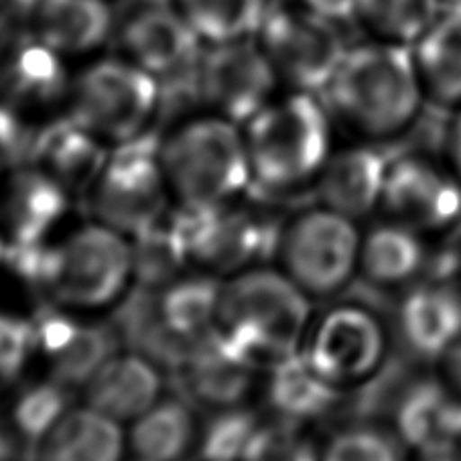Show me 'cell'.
Instances as JSON below:
<instances>
[{"label": "cell", "mask_w": 461, "mask_h": 461, "mask_svg": "<svg viewBox=\"0 0 461 461\" xmlns=\"http://www.w3.org/2000/svg\"><path fill=\"white\" fill-rule=\"evenodd\" d=\"M429 104L461 108V9H445L435 25L412 45Z\"/></svg>", "instance_id": "29"}, {"label": "cell", "mask_w": 461, "mask_h": 461, "mask_svg": "<svg viewBox=\"0 0 461 461\" xmlns=\"http://www.w3.org/2000/svg\"><path fill=\"white\" fill-rule=\"evenodd\" d=\"M443 149L445 161L451 167V171L461 181V108L453 110V116L445 122L443 132Z\"/></svg>", "instance_id": "39"}, {"label": "cell", "mask_w": 461, "mask_h": 461, "mask_svg": "<svg viewBox=\"0 0 461 461\" xmlns=\"http://www.w3.org/2000/svg\"><path fill=\"white\" fill-rule=\"evenodd\" d=\"M122 58L158 82L194 69L203 43L175 3H140L121 25Z\"/></svg>", "instance_id": "16"}, {"label": "cell", "mask_w": 461, "mask_h": 461, "mask_svg": "<svg viewBox=\"0 0 461 461\" xmlns=\"http://www.w3.org/2000/svg\"><path fill=\"white\" fill-rule=\"evenodd\" d=\"M260 375L262 370L232 352L216 331L197 344L171 376L177 386L175 391L187 396L197 409L216 411L249 402L260 384Z\"/></svg>", "instance_id": "20"}, {"label": "cell", "mask_w": 461, "mask_h": 461, "mask_svg": "<svg viewBox=\"0 0 461 461\" xmlns=\"http://www.w3.org/2000/svg\"><path fill=\"white\" fill-rule=\"evenodd\" d=\"M66 59L31 29H0V100L19 114L68 106L74 77Z\"/></svg>", "instance_id": "14"}, {"label": "cell", "mask_w": 461, "mask_h": 461, "mask_svg": "<svg viewBox=\"0 0 461 461\" xmlns=\"http://www.w3.org/2000/svg\"><path fill=\"white\" fill-rule=\"evenodd\" d=\"M224 281L218 275L194 270L157 289L158 315L175 339L195 348L218 331Z\"/></svg>", "instance_id": "28"}, {"label": "cell", "mask_w": 461, "mask_h": 461, "mask_svg": "<svg viewBox=\"0 0 461 461\" xmlns=\"http://www.w3.org/2000/svg\"><path fill=\"white\" fill-rule=\"evenodd\" d=\"M35 356L33 321L0 312V396L21 383L27 366Z\"/></svg>", "instance_id": "37"}, {"label": "cell", "mask_w": 461, "mask_h": 461, "mask_svg": "<svg viewBox=\"0 0 461 461\" xmlns=\"http://www.w3.org/2000/svg\"><path fill=\"white\" fill-rule=\"evenodd\" d=\"M74 195L35 165H14L0 181V234L6 246L51 242L66 224Z\"/></svg>", "instance_id": "17"}, {"label": "cell", "mask_w": 461, "mask_h": 461, "mask_svg": "<svg viewBox=\"0 0 461 461\" xmlns=\"http://www.w3.org/2000/svg\"><path fill=\"white\" fill-rule=\"evenodd\" d=\"M258 43L291 90L320 94L348 51L341 27L307 6H270Z\"/></svg>", "instance_id": "10"}, {"label": "cell", "mask_w": 461, "mask_h": 461, "mask_svg": "<svg viewBox=\"0 0 461 461\" xmlns=\"http://www.w3.org/2000/svg\"><path fill=\"white\" fill-rule=\"evenodd\" d=\"M380 210L425 236L447 234L461 226V181L445 158L394 147Z\"/></svg>", "instance_id": "11"}, {"label": "cell", "mask_w": 461, "mask_h": 461, "mask_svg": "<svg viewBox=\"0 0 461 461\" xmlns=\"http://www.w3.org/2000/svg\"><path fill=\"white\" fill-rule=\"evenodd\" d=\"M313 315V299L303 289L281 268L260 265L224 279L218 336L265 372L301 352Z\"/></svg>", "instance_id": "3"}, {"label": "cell", "mask_w": 461, "mask_h": 461, "mask_svg": "<svg viewBox=\"0 0 461 461\" xmlns=\"http://www.w3.org/2000/svg\"><path fill=\"white\" fill-rule=\"evenodd\" d=\"M388 423L415 453L461 441V399L441 376H411Z\"/></svg>", "instance_id": "24"}, {"label": "cell", "mask_w": 461, "mask_h": 461, "mask_svg": "<svg viewBox=\"0 0 461 461\" xmlns=\"http://www.w3.org/2000/svg\"><path fill=\"white\" fill-rule=\"evenodd\" d=\"M431 267L427 236L386 218L366 228L360 246L357 281L375 293H396L412 287Z\"/></svg>", "instance_id": "21"}, {"label": "cell", "mask_w": 461, "mask_h": 461, "mask_svg": "<svg viewBox=\"0 0 461 461\" xmlns=\"http://www.w3.org/2000/svg\"><path fill=\"white\" fill-rule=\"evenodd\" d=\"M262 401L270 417L313 427L344 415L348 393L317 376L303 354H295L262 372Z\"/></svg>", "instance_id": "22"}, {"label": "cell", "mask_w": 461, "mask_h": 461, "mask_svg": "<svg viewBox=\"0 0 461 461\" xmlns=\"http://www.w3.org/2000/svg\"><path fill=\"white\" fill-rule=\"evenodd\" d=\"M203 45L258 37L268 0H173Z\"/></svg>", "instance_id": "30"}, {"label": "cell", "mask_w": 461, "mask_h": 461, "mask_svg": "<svg viewBox=\"0 0 461 461\" xmlns=\"http://www.w3.org/2000/svg\"><path fill=\"white\" fill-rule=\"evenodd\" d=\"M134 287L132 240L98 220L55 238L45 301L79 313L114 309Z\"/></svg>", "instance_id": "5"}, {"label": "cell", "mask_w": 461, "mask_h": 461, "mask_svg": "<svg viewBox=\"0 0 461 461\" xmlns=\"http://www.w3.org/2000/svg\"><path fill=\"white\" fill-rule=\"evenodd\" d=\"M110 149L66 113L41 124V129H33L27 163L50 173L74 197H86L104 169Z\"/></svg>", "instance_id": "19"}, {"label": "cell", "mask_w": 461, "mask_h": 461, "mask_svg": "<svg viewBox=\"0 0 461 461\" xmlns=\"http://www.w3.org/2000/svg\"><path fill=\"white\" fill-rule=\"evenodd\" d=\"M163 169L177 203L224 205L250 189L244 131L228 118L194 114L163 132Z\"/></svg>", "instance_id": "4"}, {"label": "cell", "mask_w": 461, "mask_h": 461, "mask_svg": "<svg viewBox=\"0 0 461 461\" xmlns=\"http://www.w3.org/2000/svg\"><path fill=\"white\" fill-rule=\"evenodd\" d=\"M161 142L163 131L150 129L110 149L104 169L84 197L94 220L132 238L167 216L173 195Z\"/></svg>", "instance_id": "9"}, {"label": "cell", "mask_w": 461, "mask_h": 461, "mask_svg": "<svg viewBox=\"0 0 461 461\" xmlns=\"http://www.w3.org/2000/svg\"><path fill=\"white\" fill-rule=\"evenodd\" d=\"M437 364H439V376L461 399V341L453 346Z\"/></svg>", "instance_id": "41"}, {"label": "cell", "mask_w": 461, "mask_h": 461, "mask_svg": "<svg viewBox=\"0 0 461 461\" xmlns=\"http://www.w3.org/2000/svg\"><path fill=\"white\" fill-rule=\"evenodd\" d=\"M76 394L77 391L50 375L21 384L9 409V419L29 459L43 437L76 407Z\"/></svg>", "instance_id": "32"}, {"label": "cell", "mask_w": 461, "mask_h": 461, "mask_svg": "<svg viewBox=\"0 0 461 461\" xmlns=\"http://www.w3.org/2000/svg\"><path fill=\"white\" fill-rule=\"evenodd\" d=\"M265 415L249 402L208 411L202 419L194 461H242Z\"/></svg>", "instance_id": "34"}, {"label": "cell", "mask_w": 461, "mask_h": 461, "mask_svg": "<svg viewBox=\"0 0 461 461\" xmlns=\"http://www.w3.org/2000/svg\"><path fill=\"white\" fill-rule=\"evenodd\" d=\"M445 6H449V9H461V0H443Z\"/></svg>", "instance_id": "45"}, {"label": "cell", "mask_w": 461, "mask_h": 461, "mask_svg": "<svg viewBox=\"0 0 461 461\" xmlns=\"http://www.w3.org/2000/svg\"><path fill=\"white\" fill-rule=\"evenodd\" d=\"M250 195L289 203L315 192L333 149V118L320 94L275 96L242 126Z\"/></svg>", "instance_id": "2"}, {"label": "cell", "mask_w": 461, "mask_h": 461, "mask_svg": "<svg viewBox=\"0 0 461 461\" xmlns=\"http://www.w3.org/2000/svg\"><path fill=\"white\" fill-rule=\"evenodd\" d=\"M126 449L122 423L87 404H76L43 437L29 461H124Z\"/></svg>", "instance_id": "27"}, {"label": "cell", "mask_w": 461, "mask_h": 461, "mask_svg": "<svg viewBox=\"0 0 461 461\" xmlns=\"http://www.w3.org/2000/svg\"><path fill=\"white\" fill-rule=\"evenodd\" d=\"M391 328L412 360L439 362L461 341V281L433 273L404 289Z\"/></svg>", "instance_id": "15"}, {"label": "cell", "mask_w": 461, "mask_h": 461, "mask_svg": "<svg viewBox=\"0 0 461 461\" xmlns=\"http://www.w3.org/2000/svg\"><path fill=\"white\" fill-rule=\"evenodd\" d=\"M435 275H451V276H457V279L461 281V246L451 254V257L445 252L439 258H437Z\"/></svg>", "instance_id": "43"}, {"label": "cell", "mask_w": 461, "mask_h": 461, "mask_svg": "<svg viewBox=\"0 0 461 461\" xmlns=\"http://www.w3.org/2000/svg\"><path fill=\"white\" fill-rule=\"evenodd\" d=\"M167 372L132 349L114 354L82 388L87 407L102 415L132 423L165 394Z\"/></svg>", "instance_id": "23"}, {"label": "cell", "mask_w": 461, "mask_h": 461, "mask_svg": "<svg viewBox=\"0 0 461 461\" xmlns=\"http://www.w3.org/2000/svg\"><path fill=\"white\" fill-rule=\"evenodd\" d=\"M131 461H145V459H137V457H132Z\"/></svg>", "instance_id": "46"}, {"label": "cell", "mask_w": 461, "mask_h": 461, "mask_svg": "<svg viewBox=\"0 0 461 461\" xmlns=\"http://www.w3.org/2000/svg\"><path fill=\"white\" fill-rule=\"evenodd\" d=\"M394 145L360 140L333 150L315 185V202L356 221L370 218L383 203Z\"/></svg>", "instance_id": "18"}, {"label": "cell", "mask_w": 461, "mask_h": 461, "mask_svg": "<svg viewBox=\"0 0 461 461\" xmlns=\"http://www.w3.org/2000/svg\"><path fill=\"white\" fill-rule=\"evenodd\" d=\"M409 447L384 420H348L321 445V461H409Z\"/></svg>", "instance_id": "33"}, {"label": "cell", "mask_w": 461, "mask_h": 461, "mask_svg": "<svg viewBox=\"0 0 461 461\" xmlns=\"http://www.w3.org/2000/svg\"><path fill=\"white\" fill-rule=\"evenodd\" d=\"M0 461H29V453L14 431L9 415L0 417Z\"/></svg>", "instance_id": "40"}, {"label": "cell", "mask_w": 461, "mask_h": 461, "mask_svg": "<svg viewBox=\"0 0 461 461\" xmlns=\"http://www.w3.org/2000/svg\"><path fill=\"white\" fill-rule=\"evenodd\" d=\"M360 246L356 220L313 203L289 216L276 260L313 301H330L346 295L357 281Z\"/></svg>", "instance_id": "7"}, {"label": "cell", "mask_w": 461, "mask_h": 461, "mask_svg": "<svg viewBox=\"0 0 461 461\" xmlns=\"http://www.w3.org/2000/svg\"><path fill=\"white\" fill-rule=\"evenodd\" d=\"M29 29L63 58H79L108 41L114 19L106 0H37Z\"/></svg>", "instance_id": "25"}, {"label": "cell", "mask_w": 461, "mask_h": 461, "mask_svg": "<svg viewBox=\"0 0 461 461\" xmlns=\"http://www.w3.org/2000/svg\"><path fill=\"white\" fill-rule=\"evenodd\" d=\"M202 419L197 407L175 391L163 394L147 412L132 420L129 451L145 461H194Z\"/></svg>", "instance_id": "26"}, {"label": "cell", "mask_w": 461, "mask_h": 461, "mask_svg": "<svg viewBox=\"0 0 461 461\" xmlns=\"http://www.w3.org/2000/svg\"><path fill=\"white\" fill-rule=\"evenodd\" d=\"M5 260H6V242L3 234H0V265H5Z\"/></svg>", "instance_id": "44"}, {"label": "cell", "mask_w": 461, "mask_h": 461, "mask_svg": "<svg viewBox=\"0 0 461 461\" xmlns=\"http://www.w3.org/2000/svg\"><path fill=\"white\" fill-rule=\"evenodd\" d=\"M242 461H321V445L309 427L265 417Z\"/></svg>", "instance_id": "36"}, {"label": "cell", "mask_w": 461, "mask_h": 461, "mask_svg": "<svg viewBox=\"0 0 461 461\" xmlns=\"http://www.w3.org/2000/svg\"><path fill=\"white\" fill-rule=\"evenodd\" d=\"M321 98L333 122L383 145L409 137L429 104L412 47L378 39L348 47Z\"/></svg>", "instance_id": "1"}, {"label": "cell", "mask_w": 461, "mask_h": 461, "mask_svg": "<svg viewBox=\"0 0 461 461\" xmlns=\"http://www.w3.org/2000/svg\"><path fill=\"white\" fill-rule=\"evenodd\" d=\"M417 461H461V441L420 449L417 451Z\"/></svg>", "instance_id": "42"}, {"label": "cell", "mask_w": 461, "mask_h": 461, "mask_svg": "<svg viewBox=\"0 0 461 461\" xmlns=\"http://www.w3.org/2000/svg\"><path fill=\"white\" fill-rule=\"evenodd\" d=\"M197 79L205 113L244 126L276 96L281 79L258 39L203 45Z\"/></svg>", "instance_id": "12"}, {"label": "cell", "mask_w": 461, "mask_h": 461, "mask_svg": "<svg viewBox=\"0 0 461 461\" xmlns=\"http://www.w3.org/2000/svg\"><path fill=\"white\" fill-rule=\"evenodd\" d=\"M299 3L339 27L346 23H356L357 0H299Z\"/></svg>", "instance_id": "38"}, {"label": "cell", "mask_w": 461, "mask_h": 461, "mask_svg": "<svg viewBox=\"0 0 461 461\" xmlns=\"http://www.w3.org/2000/svg\"><path fill=\"white\" fill-rule=\"evenodd\" d=\"M445 9L443 0H357L356 23L370 39L412 47Z\"/></svg>", "instance_id": "31"}, {"label": "cell", "mask_w": 461, "mask_h": 461, "mask_svg": "<svg viewBox=\"0 0 461 461\" xmlns=\"http://www.w3.org/2000/svg\"><path fill=\"white\" fill-rule=\"evenodd\" d=\"M161 84L126 58L87 63L71 82L68 114L110 147L158 129Z\"/></svg>", "instance_id": "8"}, {"label": "cell", "mask_w": 461, "mask_h": 461, "mask_svg": "<svg viewBox=\"0 0 461 461\" xmlns=\"http://www.w3.org/2000/svg\"><path fill=\"white\" fill-rule=\"evenodd\" d=\"M134 257V285L147 289H163L165 285L192 270L171 234L165 218L145 232L131 238Z\"/></svg>", "instance_id": "35"}, {"label": "cell", "mask_w": 461, "mask_h": 461, "mask_svg": "<svg viewBox=\"0 0 461 461\" xmlns=\"http://www.w3.org/2000/svg\"><path fill=\"white\" fill-rule=\"evenodd\" d=\"M86 315L45 301L31 317L37 356L45 362L47 375L77 393L122 348L113 321Z\"/></svg>", "instance_id": "13"}, {"label": "cell", "mask_w": 461, "mask_h": 461, "mask_svg": "<svg viewBox=\"0 0 461 461\" xmlns=\"http://www.w3.org/2000/svg\"><path fill=\"white\" fill-rule=\"evenodd\" d=\"M394 336L380 309L341 295L313 315L301 354L317 376L352 393L370 383L394 356Z\"/></svg>", "instance_id": "6"}]
</instances>
